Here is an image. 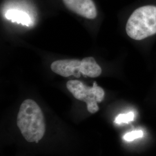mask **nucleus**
Masks as SVG:
<instances>
[{"label":"nucleus","mask_w":156,"mask_h":156,"mask_svg":"<svg viewBox=\"0 0 156 156\" xmlns=\"http://www.w3.org/2000/svg\"><path fill=\"white\" fill-rule=\"evenodd\" d=\"M5 17L12 22H16L24 26H30L32 23L31 18L27 13L15 9H11L6 12Z\"/></svg>","instance_id":"obj_6"},{"label":"nucleus","mask_w":156,"mask_h":156,"mask_svg":"<svg viewBox=\"0 0 156 156\" xmlns=\"http://www.w3.org/2000/svg\"><path fill=\"white\" fill-rule=\"evenodd\" d=\"M126 33L135 40H142L156 34V6L146 5L136 9L128 19Z\"/></svg>","instance_id":"obj_2"},{"label":"nucleus","mask_w":156,"mask_h":156,"mask_svg":"<svg viewBox=\"0 0 156 156\" xmlns=\"http://www.w3.org/2000/svg\"><path fill=\"white\" fill-rule=\"evenodd\" d=\"M134 114L133 112H130L126 114H120L115 119V123L117 124L128 123L134 120Z\"/></svg>","instance_id":"obj_7"},{"label":"nucleus","mask_w":156,"mask_h":156,"mask_svg":"<svg viewBox=\"0 0 156 156\" xmlns=\"http://www.w3.org/2000/svg\"><path fill=\"white\" fill-rule=\"evenodd\" d=\"M143 134L144 133L142 131H134L124 135V136H123V138L126 141L131 142L135 139L142 137L143 136Z\"/></svg>","instance_id":"obj_8"},{"label":"nucleus","mask_w":156,"mask_h":156,"mask_svg":"<svg viewBox=\"0 0 156 156\" xmlns=\"http://www.w3.org/2000/svg\"><path fill=\"white\" fill-rule=\"evenodd\" d=\"M17 126L29 142L38 143L42 140L46 131L45 118L36 102L30 99L23 102L17 117Z\"/></svg>","instance_id":"obj_1"},{"label":"nucleus","mask_w":156,"mask_h":156,"mask_svg":"<svg viewBox=\"0 0 156 156\" xmlns=\"http://www.w3.org/2000/svg\"><path fill=\"white\" fill-rule=\"evenodd\" d=\"M67 88L76 99L86 104L90 113L99 111L98 103L104 100L105 91L95 82L92 87H89L79 80H69L67 83Z\"/></svg>","instance_id":"obj_4"},{"label":"nucleus","mask_w":156,"mask_h":156,"mask_svg":"<svg viewBox=\"0 0 156 156\" xmlns=\"http://www.w3.org/2000/svg\"><path fill=\"white\" fill-rule=\"evenodd\" d=\"M50 68L53 73L63 77L79 78L82 73L84 76L97 78L102 73L100 66L92 57L84 58L81 61L76 59L57 60L51 63Z\"/></svg>","instance_id":"obj_3"},{"label":"nucleus","mask_w":156,"mask_h":156,"mask_svg":"<svg viewBox=\"0 0 156 156\" xmlns=\"http://www.w3.org/2000/svg\"><path fill=\"white\" fill-rule=\"evenodd\" d=\"M69 10L88 19H94L97 15L96 6L92 0H62Z\"/></svg>","instance_id":"obj_5"}]
</instances>
